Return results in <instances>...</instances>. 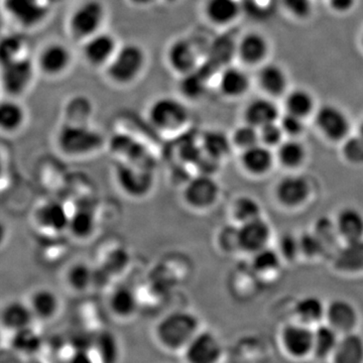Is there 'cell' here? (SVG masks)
<instances>
[{
    "mask_svg": "<svg viewBox=\"0 0 363 363\" xmlns=\"http://www.w3.org/2000/svg\"><path fill=\"white\" fill-rule=\"evenodd\" d=\"M231 140L238 149L247 150L260 143L259 130L245 123L234 130Z\"/></svg>",
    "mask_w": 363,
    "mask_h": 363,
    "instance_id": "obj_45",
    "label": "cell"
},
{
    "mask_svg": "<svg viewBox=\"0 0 363 363\" xmlns=\"http://www.w3.org/2000/svg\"><path fill=\"white\" fill-rule=\"evenodd\" d=\"M26 359L21 363H43L37 357H25Z\"/></svg>",
    "mask_w": 363,
    "mask_h": 363,
    "instance_id": "obj_57",
    "label": "cell"
},
{
    "mask_svg": "<svg viewBox=\"0 0 363 363\" xmlns=\"http://www.w3.org/2000/svg\"><path fill=\"white\" fill-rule=\"evenodd\" d=\"M327 304L317 296H306L301 298L294 307L297 321L315 327L324 323L326 317Z\"/></svg>",
    "mask_w": 363,
    "mask_h": 363,
    "instance_id": "obj_30",
    "label": "cell"
},
{
    "mask_svg": "<svg viewBox=\"0 0 363 363\" xmlns=\"http://www.w3.org/2000/svg\"><path fill=\"white\" fill-rule=\"evenodd\" d=\"M96 352L99 363H117L121 355L118 341L111 331H101L95 334L93 350Z\"/></svg>",
    "mask_w": 363,
    "mask_h": 363,
    "instance_id": "obj_39",
    "label": "cell"
},
{
    "mask_svg": "<svg viewBox=\"0 0 363 363\" xmlns=\"http://www.w3.org/2000/svg\"><path fill=\"white\" fill-rule=\"evenodd\" d=\"M116 182L119 190L130 199H145L154 190L156 177L154 169L119 162L116 169Z\"/></svg>",
    "mask_w": 363,
    "mask_h": 363,
    "instance_id": "obj_8",
    "label": "cell"
},
{
    "mask_svg": "<svg viewBox=\"0 0 363 363\" xmlns=\"http://www.w3.org/2000/svg\"><path fill=\"white\" fill-rule=\"evenodd\" d=\"M279 252L281 257L293 260L301 252L300 240L292 233H285L279 240Z\"/></svg>",
    "mask_w": 363,
    "mask_h": 363,
    "instance_id": "obj_49",
    "label": "cell"
},
{
    "mask_svg": "<svg viewBox=\"0 0 363 363\" xmlns=\"http://www.w3.org/2000/svg\"><path fill=\"white\" fill-rule=\"evenodd\" d=\"M300 240L301 252L305 253L308 257H314L323 250L324 245L316 233H305L298 238Z\"/></svg>",
    "mask_w": 363,
    "mask_h": 363,
    "instance_id": "obj_53",
    "label": "cell"
},
{
    "mask_svg": "<svg viewBox=\"0 0 363 363\" xmlns=\"http://www.w3.org/2000/svg\"><path fill=\"white\" fill-rule=\"evenodd\" d=\"M56 147L63 156L73 160L88 159L101 152L106 140L92 125L62 123L57 131Z\"/></svg>",
    "mask_w": 363,
    "mask_h": 363,
    "instance_id": "obj_3",
    "label": "cell"
},
{
    "mask_svg": "<svg viewBox=\"0 0 363 363\" xmlns=\"http://www.w3.org/2000/svg\"><path fill=\"white\" fill-rule=\"evenodd\" d=\"M130 1L138 6H149V4H152L155 0H130Z\"/></svg>",
    "mask_w": 363,
    "mask_h": 363,
    "instance_id": "obj_56",
    "label": "cell"
},
{
    "mask_svg": "<svg viewBox=\"0 0 363 363\" xmlns=\"http://www.w3.org/2000/svg\"><path fill=\"white\" fill-rule=\"evenodd\" d=\"M38 70L30 56L1 64V89L4 97L21 99L32 89Z\"/></svg>",
    "mask_w": 363,
    "mask_h": 363,
    "instance_id": "obj_6",
    "label": "cell"
},
{
    "mask_svg": "<svg viewBox=\"0 0 363 363\" xmlns=\"http://www.w3.org/2000/svg\"><path fill=\"white\" fill-rule=\"evenodd\" d=\"M30 56L28 52V40L20 33H9L2 37L0 43V63H7L13 60Z\"/></svg>",
    "mask_w": 363,
    "mask_h": 363,
    "instance_id": "obj_40",
    "label": "cell"
},
{
    "mask_svg": "<svg viewBox=\"0 0 363 363\" xmlns=\"http://www.w3.org/2000/svg\"><path fill=\"white\" fill-rule=\"evenodd\" d=\"M343 156L353 164H363V138L348 136L343 145Z\"/></svg>",
    "mask_w": 363,
    "mask_h": 363,
    "instance_id": "obj_47",
    "label": "cell"
},
{
    "mask_svg": "<svg viewBox=\"0 0 363 363\" xmlns=\"http://www.w3.org/2000/svg\"><path fill=\"white\" fill-rule=\"evenodd\" d=\"M257 81L262 89L269 96L278 97L285 94L289 78L283 67L276 63H264L260 66Z\"/></svg>",
    "mask_w": 363,
    "mask_h": 363,
    "instance_id": "obj_27",
    "label": "cell"
},
{
    "mask_svg": "<svg viewBox=\"0 0 363 363\" xmlns=\"http://www.w3.org/2000/svg\"><path fill=\"white\" fill-rule=\"evenodd\" d=\"M277 156L284 166L296 168L305 161L306 149L302 143L292 138L285 140L279 145Z\"/></svg>",
    "mask_w": 363,
    "mask_h": 363,
    "instance_id": "obj_43",
    "label": "cell"
},
{
    "mask_svg": "<svg viewBox=\"0 0 363 363\" xmlns=\"http://www.w3.org/2000/svg\"><path fill=\"white\" fill-rule=\"evenodd\" d=\"M279 118V107L271 98H255L245 107V123L259 130L267 124L277 123Z\"/></svg>",
    "mask_w": 363,
    "mask_h": 363,
    "instance_id": "obj_24",
    "label": "cell"
},
{
    "mask_svg": "<svg viewBox=\"0 0 363 363\" xmlns=\"http://www.w3.org/2000/svg\"><path fill=\"white\" fill-rule=\"evenodd\" d=\"M362 49H363V33H362Z\"/></svg>",
    "mask_w": 363,
    "mask_h": 363,
    "instance_id": "obj_60",
    "label": "cell"
},
{
    "mask_svg": "<svg viewBox=\"0 0 363 363\" xmlns=\"http://www.w3.org/2000/svg\"><path fill=\"white\" fill-rule=\"evenodd\" d=\"M183 352L187 363H219L223 355V346L213 332L201 330Z\"/></svg>",
    "mask_w": 363,
    "mask_h": 363,
    "instance_id": "obj_14",
    "label": "cell"
},
{
    "mask_svg": "<svg viewBox=\"0 0 363 363\" xmlns=\"http://www.w3.org/2000/svg\"><path fill=\"white\" fill-rule=\"evenodd\" d=\"M332 363H363V338L357 332L341 335Z\"/></svg>",
    "mask_w": 363,
    "mask_h": 363,
    "instance_id": "obj_32",
    "label": "cell"
},
{
    "mask_svg": "<svg viewBox=\"0 0 363 363\" xmlns=\"http://www.w3.org/2000/svg\"><path fill=\"white\" fill-rule=\"evenodd\" d=\"M145 117L157 133L169 138L185 135L190 128V107L179 95L155 98L147 106Z\"/></svg>",
    "mask_w": 363,
    "mask_h": 363,
    "instance_id": "obj_1",
    "label": "cell"
},
{
    "mask_svg": "<svg viewBox=\"0 0 363 363\" xmlns=\"http://www.w3.org/2000/svg\"><path fill=\"white\" fill-rule=\"evenodd\" d=\"M283 128L277 123L267 124L259 128L260 143L267 147H279L283 143Z\"/></svg>",
    "mask_w": 363,
    "mask_h": 363,
    "instance_id": "obj_50",
    "label": "cell"
},
{
    "mask_svg": "<svg viewBox=\"0 0 363 363\" xmlns=\"http://www.w3.org/2000/svg\"><path fill=\"white\" fill-rule=\"evenodd\" d=\"M96 271L85 262H75L68 267L65 272L67 286L73 292L83 293L94 286Z\"/></svg>",
    "mask_w": 363,
    "mask_h": 363,
    "instance_id": "obj_37",
    "label": "cell"
},
{
    "mask_svg": "<svg viewBox=\"0 0 363 363\" xmlns=\"http://www.w3.org/2000/svg\"><path fill=\"white\" fill-rule=\"evenodd\" d=\"M47 1L49 2V4H51L52 7H54V6L60 4V2L64 1V0H47Z\"/></svg>",
    "mask_w": 363,
    "mask_h": 363,
    "instance_id": "obj_58",
    "label": "cell"
},
{
    "mask_svg": "<svg viewBox=\"0 0 363 363\" xmlns=\"http://www.w3.org/2000/svg\"><path fill=\"white\" fill-rule=\"evenodd\" d=\"M357 0H327L329 9L336 14H347L354 9Z\"/></svg>",
    "mask_w": 363,
    "mask_h": 363,
    "instance_id": "obj_54",
    "label": "cell"
},
{
    "mask_svg": "<svg viewBox=\"0 0 363 363\" xmlns=\"http://www.w3.org/2000/svg\"><path fill=\"white\" fill-rule=\"evenodd\" d=\"M7 18L21 30H32L47 23L52 6L47 0H2Z\"/></svg>",
    "mask_w": 363,
    "mask_h": 363,
    "instance_id": "obj_7",
    "label": "cell"
},
{
    "mask_svg": "<svg viewBox=\"0 0 363 363\" xmlns=\"http://www.w3.org/2000/svg\"><path fill=\"white\" fill-rule=\"evenodd\" d=\"M219 247L223 252H233L235 248H240L238 243V228L226 226L222 228L217 238Z\"/></svg>",
    "mask_w": 363,
    "mask_h": 363,
    "instance_id": "obj_51",
    "label": "cell"
},
{
    "mask_svg": "<svg viewBox=\"0 0 363 363\" xmlns=\"http://www.w3.org/2000/svg\"><path fill=\"white\" fill-rule=\"evenodd\" d=\"M28 113L21 99L4 97L0 104V130L7 136L18 135L25 130Z\"/></svg>",
    "mask_w": 363,
    "mask_h": 363,
    "instance_id": "obj_19",
    "label": "cell"
},
{
    "mask_svg": "<svg viewBox=\"0 0 363 363\" xmlns=\"http://www.w3.org/2000/svg\"><path fill=\"white\" fill-rule=\"evenodd\" d=\"M28 302L35 319L44 321L56 317L61 308V300L58 294L50 288L35 289L30 294Z\"/></svg>",
    "mask_w": 363,
    "mask_h": 363,
    "instance_id": "obj_26",
    "label": "cell"
},
{
    "mask_svg": "<svg viewBox=\"0 0 363 363\" xmlns=\"http://www.w3.org/2000/svg\"><path fill=\"white\" fill-rule=\"evenodd\" d=\"M359 316L357 308L345 298H335L327 304L325 323L340 335L357 332Z\"/></svg>",
    "mask_w": 363,
    "mask_h": 363,
    "instance_id": "obj_18",
    "label": "cell"
},
{
    "mask_svg": "<svg viewBox=\"0 0 363 363\" xmlns=\"http://www.w3.org/2000/svg\"><path fill=\"white\" fill-rule=\"evenodd\" d=\"M281 343L286 354L294 359L313 357L314 328L298 321L286 324L281 331Z\"/></svg>",
    "mask_w": 363,
    "mask_h": 363,
    "instance_id": "obj_13",
    "label": "cell"
},
{
    "mask_svg": "<svg viewBox=\"0 0 363 363\" xmlns=\"http://www.w3.org/2000/svg\"><path fill=\"white\" fill-rule=\"evenodd\" d=\"M360 136H362L363 138V121H362V123H360L359 126V133H358Z\"/></svg>",
    "mask_w": 363,
    "mask_h": 363,
    "instance_id": "obj_59",
    "label": "cell"
},
{
    "mask_svg": "<svg viewBox=\"0 0 363 363\" xmlns=\"http://www.w3.org/2000/svg\"><path fill=\"white\" fill-rule=\"evenodd\" d=\"M11 350L23 357H37L43 346V339L33 326L13 332Z\"/></svg>",
    "mask_w": 363,
    "mask_h": 363,
    "instance_id": "obj_38",
    "label": "cell"
},
{
    "mask_svg": "<svg viewBox=\"0 0 363 363\" xmlns=\"http://www.w3.org/2000/svg\"><path fill=\"white\" fill-rule=\"evenodd\" d=\"M82 57L88 66L104 70L118 50L121 43L116 35L104 30L81 43Z\"/></svg>",
    "mask_w": 363,
    "mask_h": 363,
    "instance_id": "obj_11",
    "label": "cell"
},
{
    "mask_svg": "<svg viewBox=\"0 0 363 363\" xmlns=\"http://www.w3.org/2000/svg\"><path fill=\"white\" fill-rule=\"evenodd\" d=\"M203 13L211 25L230 26L242 13V4L238 0H206Z\"/></svg>",
    "mask_w": 363,
    "mask_h": 363,
    "instance_id": "obj_22",
    "label": "cell"
},
{
    "mask_svg": "<svg viewBox=\"0 0 363 363\" xmlns=\"http://www.w3.org/2000/svg\"><path fill=\"white\" fill-rule=\"evenodd\" d=\"M286 13L298 21H306L312 16V0H281Z\"/></svg>",
    "mask_w": 363,
    "mask_h": 363,
    "instance_id": "obj_48",
    "label": "cell"
},
{
    "mask_svg": "<svg viewBox=\"0 0 363 363\" xmlns=\"http://www.w3.org/2000/svg\"><path fill=\"white\" fill-rule=\"evenodd\" d=\"M69 363H97L90 351H74Z\"/></svg>",
    "mask_w": 363,
    "mask_h": 363,
    "instance_id": "obj_55",
    "label": "cell"
},
{
    "mask_svg": "<svg viewBox=\"0 0 363 363\" xmlns=\"http://www.w3.org/2000/svg\"><path fill=\"white\" fill-rule=\"evenodd\" d=\"M93 113H94V106L89 98L74 96L64 106L62 123L90 125Z\"/></svg>",
    "mask_w": 363,
    "mask_h": 363,
    "instance_id": "obj_35",
    "label": "cell"
},
{
    "mask_svg": "<svg viewBox=\"0 0 363 363\" xmlns=\"http://www.w3.org/2000/svg\"><path fill=\"white\" fill-rule=\"evenodd\" d=\"M108 308L113 316L119 319H130L138 309V298L130 286H116L108 297Z\"/></svg>",
    "mask_w": 363,
    "mask_h": 363,
    "instance_id": "obj_29",
    "label": "cell"
},
{
    "mask_svg": "<svg viewBox=\"0 0 363 363\" xmlns=\"http://www.w3.org/2000/svg\"><path fill=\"white\" fill-rule=\"evenodd\" d=\"M271 238V227L260 217L255 220L242 223L238 227L240 250L247 252H257L267 247Z\"/></svg>",
    "mask_w": 363,
    "mask_h": 363,
    "instance_id": "obj_21",
    "label": "cell"
},
{
    "mask_svg": "<svg viewBox=\"0 0 363 363\" xmlns=\"http://www.w3.org/2000/svg\"><path fill=\"white\" fill-rule=\"evenodd\" d=\"M235 51L238 59L245 65L262 66L267 63L271 45L264 33L252 30L245 33L240 38L236 45Z\"/></svg>",
    "mask_w": 363,
    "mask_h": 363,
    "instance_id": "obj_17",
    "label": "cell"
},
{
    "mask_svg": "<svg viewBox=\"0 0 363 363\" xmlns=\"http://www.w3.org/2000/svg\"><path fill=\"white\" fill-rule=\"evenodd\" d=\"M107 16V7L102 0H81L69 14V35L81 44L105 30Z\"/></svg>",
    "mask_w": 363,
    "mask_h": 363,
    "instance_id": "obj_5",
    "label": "cell"
},
{
    "mask_svg": "<svg viewBox=\"0 0 363 363\" xmlns=\"http://www.w3.org/2000/svg\"><path fill=\"white\" fill-rule=\"evenodd\" d=\"M316 123L319 130L333 142L345 140L350 130V121L342 109L334 104H325L316 111Z\"/></svg>",
    "mask_w": 363,
    "mask_h": 363,
    "instance_id": "obj_16",
    "label": "cell"
},
{
    "mask_svg": "<svg viewBox=\"0 0 363 363\" xmlns=\"http://www.w3.org/2000/svg\"><path fill=\"white\" fill-rule=\"evenodd\" d=\"M286 112L305 118L315 109V99L307 89L296 88L286 94L285 99Z\"/></svg>",
    "mask_w": 363,
    "mask_h": 363,
    "instance_id": "obj_41",
    "label": "cell"
},
{
    "mask_svg": "<svg viewBox=\"0 0 363 363\" xmlns=\"http://www.w3.org/2000/svg\"><path fill=\"white\" fill-rule=\"evenodd\" d=\"M240 161L243 168L250 173L262 175L267 173L272 168L274 156L269 147L259 143L242 150Z\"/></svg>",
    "mask_w": 363,
    "mask_h": 363,
    "instance_id": "obj_33",
    "label": "cell"
},
{
    "mask_svg": "<svg viewBox=\"0 0 363 363\" xmlns=\"http://www.w3.org/2000/svg\"><path fill=\"white\" fill-rule=\"evenodd\" d=\"M336 228L340 238L348 243L362 242L363 240V214L353 207L340 210L336 217Z\"/></svg>",
    "mask_w": 363,
    "mask_h": 363,
    "instance_id": "obj_28",
    "label": "cell"
},
{
    "mask_svg": "<svg viewBox=\"0 0 363 363\" xmlns=\"http://www.w3.org/2000/svg\"><path fill=\"white\" fill-rule=\"evenodd\" d=\"M35 62L38 73L48 79H59L71 70L74 55L65 43L52 40L43 45Z\"/></svg>",
    "mask_w": 363,
    "mask_h": 363,
    "instance_id": "obj_10",
    "label": "cell"
},
{
    "mask_svg": "<svg viewBox=\"0 0 363 363\" xmlns=\"http://www.w3.org/2000/svg\"><path fill=\"white\" fill-rule=\"evenodd\" d=\"M217 86L224 97L240 98L250 90V76L240 67L226 66L219 73Z\"/></svg>",
    "mask_w": 363,
    "mask_h": 363,
    "instance_id": "obj_23",
    "label": "cell"
},
{
    "mask_svg": "<svg viewBox=\"0 0 363 363\" xmlns=\"http://www.w3.org/2000/svg\"><path fill=\"white\" fill-rule=\"evenodd\" d=\"M200 331V321L195 314L176 311L166 315L157 323L156 337L162 348L177 352L185 350Z\"/></svg>",
    "mask_w": 363,
    "mask_h": 363,
    "instance_id": "obj_4",
    "label": "cell"
},
{
    "mask_svg": "<svg viewBox=\"0 0 363 363\" xmlns=\"http://www.w3.org/2000/svg\"><path fill=\"white\" fill-rule=\"evenodd\" d=\"M199 140L203 152L220 162L228 156L233 145L231 136L219 130L204 131L200 135Z\"/></svg>",
    "mask_w": 363,
    "mask_h": 363,
    "instance_id": "obj_34",
    "label": "cell"
},
{
    "mask_svg": "<svg viewBox=\"0 0 363 363\" xmlns=\"http://www.w3.org/2000/svg\"><path fill=\"white\" fill-rule=\"evenodd\" d=\"M164 58L169 70L179 78L199 69V54L194 42L186 37L172 40L167 47Z\"/></svg>",
    "mask_w": 363,
    "mask_h": 363,
    "instance_id": "obj_12",
    "label": "cell"
},
{
    "mask_svg": "<svg viewBox=\"0 0 363 363\" xmlns=\"http://www.w3.org/2000/svg\"><path fill=\"white\" fill-rule=\"evenodd\" d=\"M70 215L63 202L50 200L35 208L33 220L40 230L58 234L68 230Z\"/></svg>",
    "mask_w": 363,
    "mask_h": 363,
    "instance_id": "obj_15",
    "label": "cell"
},
{
    "mask_svg": "<svg viewBox=\"0 0 363 363\" xmlns=\"http://www.w3.org/2000/svg\"><path fill=\"white\" fill-rule=\"evenodd\" d=\"M253 255V267L260 272L274 271L281 262L279 252L269 247L262 248Z\"/></svg>",
    "mask_w": 363,
    "mask_h": 363,
    "instance_id": "obj_46",
    "label": "cell"
},
{
    "mask_svg": "<svg viewBox=\"0 0 363 363\" xmlns=\"http://www.w3.org/2000/svg\"><path fill=\"white\" fill-rule=\"evenodd\" d=\"M310 184L303 176L290 175L284 177L276 187V196L281 204L286 207L300 206L308 199L310 194Z\"/></svg>",
    "mask_w": 363,
    "mask_h": 363,
    "instance_id": "obj_20",
    "label": "cell"
},
{
    "mask_svg": "<svg viewBox=\"0 0 363 363\" xmlns=\"http://www.w3.org/2000/svg\"><path fill=\"white\" fill-rule=\"evenodd\" d=\"M68 231L74 240L87 241L97 231V218L94 211L89 208H79L70 215Z\"/></svg>",
    "mask_w": 363,
    "mask_h": 363,
    "instance_id": "obj_31",
    "label": "cell"
},
{
    "mask_svg": "<svg viewBox=\"0 0 363 363\" xmlns=\"http://www.w3.org/2000/svg\"><path fill=\"white\" fill-rule=\"evenodd\" d=\"M206 91V79L200 73V68L180 77L179 83V96L183 98L185 101L201 99Z\"/></svg>",
    "mask_w": 363,
    "mask_h": 363,
    "instance_id": "obj_42",
    "label": "cell"
},
{
    "mask_svg": "<svg viewBox=\"0 0 363 363\" xmlns=\"http://www.w3.org/2000/svg\"><path fill=\"white\" fill-rule=\"evenodd\" d=\"M233 215L241 224L262 217V208L257 200L248 196H241L233 203Z\"/></svg>",
    "mask_w": 363,
    "mask_h": 363,
    "instance_id": "obj_44",
    "label": "cell"
},
{
    "mask_svg": "<svg viewBox=\"0 0 363 363\" xmlns=\"http://www.w3.org/2000/svg\"><path fill=\"white\" fill-rule=\"evenodd\" d=\"M220 186L213 176H192L182 187L181 199L184 206L194 212L211 209L218 202Z\"/></svg>",
    "mask_w": 363,
    "mask_h": 363,
    "instance_id": "obj_9",
    "label": "cell"
},
{
    "mask_svg": "<svg viewBox=\"0 0 363 363\" xmlns=\"http://www.w3.org/2000/svg\"><path fill=\"white\" fill-rule=\"evenodd\" d=\"M149 64L147 50L135 42L124 43L104 69L105 77L117 88H128L143 77Z\"/></svg>",
    "mask_w": 363,
    "mask_h": 363,
    "instance_id": "obj_2",
    "label": "cell"
},
{
    "mask_svg": "<svg viewBox=\"0 0 363 363\" xmlns=\"http://www.w3.org/2000/svg\"><path fill=\"white\" fill-rule=\"evenodd\" d=\"M279 119H281L279 125L286 135L298 136L304 131V118H302V117L286 112Z\"/></svg>",
    "mask_w": 363,
    "mask_h": 363,
    "instance_id": "obj_52",
    "label": "cell"
},
{
    "mask_svg": "<svg viewBox=\"0 0 363 363\" xmlns=\"http://www.w3.org/2000/svg\"><path fill=\"white\" fill-rule=\"evenodd\" d=\"M340 334L327 323L318 325L314 328V350L313 357L318 360L331 359L336 346L340 339Z\"/></svg>",
    "mask_w": 363,
    "mask_h": 363,
    "instance_id": "obj_36",
    "label": "cell"
},
{
    "mask_svg": "<svg viewBox=\"0 0 363 363\" xmlns=\"http://www.w3.org/2000/svg\"><path fill=\"white\" fill-rule=\"evenodd\" d=\"M35 320L28 302L13 300L2 308L1 323L4 328L13 333L33 326Z\"/></svg>",
    "mask_w": 363,
    "mask_h": 363,
    "instance_id": "obj_25",
    "label": "cell"
}]
</instances>
